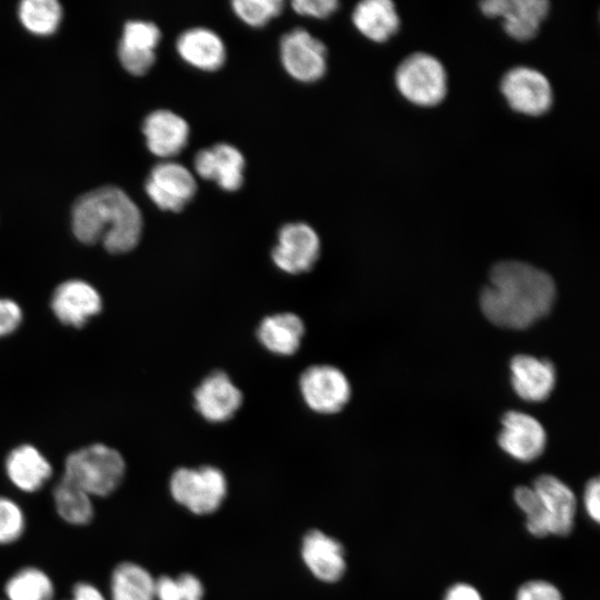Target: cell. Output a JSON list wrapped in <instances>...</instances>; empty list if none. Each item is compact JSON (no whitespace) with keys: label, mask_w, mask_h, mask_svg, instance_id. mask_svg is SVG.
Returning <instances> with one entry per match:
<instances>
[{"label":"cell","mask_w":600,"mask_h":600,"mask_svg":"<svg viewBox=\"0 0 600 600\" xmlns=\"http://www.w3.org/2000/svg\"><path fill=\"white\" fill-rule=\"evenodd\" d=\"M556 286L544 271L521 261H501L489 273L480 308L493 324L524 329L551 310Z\"/></svg>","instance_id":"1"},{"label":"cell","mask_w":600,"mask_h":600,"mask_svg":"<svg viewBox=\"0 0 600 600\" xmlns=\"http://www.w3.org/2000/svg\"><path fill=\"white\" fill-rule=\"evenodd\" d=\"M71 224L81 242H101L111 253H124L139 243L143 221L139 208L124 191L106 186L78 198Z\"/></svg>","instance_id":"2"},{"label":"cell","mask_w":600,"mask_h":600,"mask_svg":"<svg viewBox=\"0 0 600 600\" xmlns=\"http://www.w3.org/2000/svg\"><path fill=\"white\" fill-rule=\"evenodd\" d=\"M513 499L526 518V528L537 538L567 536L574 526L577 498L559 478L541 474L532 487L519 486Z\"/></svg>","instance_id":"3"},{"label":"cell","mask_w":600,"mask_h":600,"mask_svg":"<svg viewBox=\"0 0 600 600\" xmlns=\"http://www.w3.org/2000/svg\"><path fill=\"white\" fill-rule=\"evenodd\" d=\"M63 478L91 497H107L121 484L126 473L122 454L103 443L71 452L64 462Z\"/></svg>","instance_id":"4"},{"label":"cell","mask_w":600,"mask_h":600,"mask_svg":"<svg viewBox=\"0 0 600 600\" xmlns=\"http://www.w3.org/2000/svg\"><path fill=\"white\" fill-rule=\"evenodd\" d=\"M227 479L212 466L179 468L170 479L172 498L196 514H209L219 509L227 494Z\"/></svg>","instance_id":"5"},{"label":"cell","mask_w":600,"mask_h":600,"mask_svg":"<svg viewBox=\"0 0 600 600\" xmlns=\"http://www.w3.org/2000/svg\"><path fill=\"white\" fill-rule=\"evenodd\" d=\"M396 83L401 94L414 104L431 107L441 102L447 93V74L434 57L418 52L398 67Z\"/></svg>","instance_id":"6"},{"label":"cell","mask_w":600,"mask_h":600,"mask_svg":"<svg viewBox=\"0 0 600 600\" xmlns=\"http://www.w3.org/2000/svg\"><path fill=\"white\" fill-rule=\"evenodd\" d=\"M280 60L286 72L294 80L316 82L327 71V48L309 31L296 28L280 40Z\"/></svg>","instance_id":"7"},{"label":"cell","mask_w":600,"mask_h":600,"mask_svg":"<svg viewBox=\"0 0 600 600\" xmlns=\"http://www.w3.org/2000/svg\"><path fill=\"white\" fill-rule=\"evenodd\" d=\"M299 387L306 404L321 414L339 412L351 396L346 374L330 364H316L306 369L300 377Z\"/></svg>","instance_id":"8"},{"label":"cell","mask_w":600,"mask_h":600,"mask_svg":"<svg viewBox=\"0 0 600 600\" xmlns=\"http://www.w3.org/2000/svg\"><path fill=\"white\" fill-rule=\"evenodd\" d=\"M320 249V238L311 226L306 222H290L279 230L271 257L273 263L283 272L300 274L313 268Z\"/></svg>","instance_id":"9"},{"label":"cell","mask_w":600,"mask_h":600,"mask_svg":"<svg viewBox=\"0 0 600 600\" xmlns=\"http://www.w3.org/2000/svg\"><path fill=\"white\" fill-rule=\"evenodd\" d=\"M197 181L191 171L173 161L154 166L146 181V192L161 210L180 212L193 199Z\"/></svg>","instance_id":"10"},{"label":"cell","mask_w":600,"mask_h":600,"mask_svg":"<svg viewBox=\"0 0 600 600\" xmlns=\"http://www.w3.org/2000/svg\"><path fill=\"white\" fill-rule=\"evenodd\" d=\"M501 91L513 110L529 116L543 114L552 103L549 80L528 67L508 71L501 81Z\"/></svg>","instance_id":"11"},{"label":"cell","mask_w":600,"mask_h":600,"mask_svg":"<svg viewBox=\"0 0 600 600\" xmlns=\"http://www.w3.org/2000/svg\"><path fill=\"white\" fill-rule=\"evenodd\" d=\"M501 422L498 444L511 458L530 462L543 453L547 433L536 418L519 411H508Z\"/></svg>","instance_id":"12"},{"label":"cell","mask_w":600,"mask_h":600,"mask_svg":"<svg viewBox=\"0 0 600 600\" xmlns=\"http://www.w3.org/2000/svg\"><path fill=\"white\" fill-rule=\"evenodd\" d=\"M193 168L201 179L213 181L228 192L239 190L244 181V157L239 149L226 142L199 150Z\"/></svg>","instance_id":"13"},{"label":"cell","mask_w":600,"mask_h":600,"mask_svg":"<svg viewBox=\"0 0 600 600\" xmlns=\"http://www.w3.org/2000/svg\"><path fill=\"white\" fill-rule=\"evenodd\" d=\"M194 407L209 422L231 419L242 404V393L223 371L207 376L194 390Z\"/></svg>","instance_id":"14"},{"label":"cell","mask_w":600,"mask_h":600,"mask_svg":"<svg viewBox=\"0 0 600 600\" xmlns=\"http://www.w3.org/2000/svg\"><path fill=\"white\" fill-rule=\"evenodd\" d=\"M481 11L491 18H502L506 32L517 40H529L539 30L548 13L546 0H487L480 3Z\"/></svg>","instance_id":"15"},{"label":"cell","mask_w":600,"mask_h":600,"mask_svg":"<svg viewBox=\"0 0 600 600\" xmlns=\"http://www.w3.org/2000/svg\"><path fill=\"white\" fill-rule=\"evenodd\" d=\"M160 39L161 32L153 22L128 21L118 49L123 68L133 76L146 74L156 62V48Z\"/></svg>","instance_id":"16"},{"label":"cell","mask_w":600,"mask_h":600,"mask_svg":"<svg viewBox=\"0 0 600 600\" xmlns=\"http://www.w3.org/2000/svg\"><path fill=\"white\" fill-rule=\"evenodd\" d=\"M142 133L151 153L159 158H171L188 144L190 127L181 116L159 109L146 117Z\"/></svg>","instance_id":"17"},{"label":"cell","mask_w":600,"mask_h":600,"mask_svg":"<svg viewBox=\"0 0 600 600\" xmlns=\"http://www.w3.org/2000/svg\"><path fill=\"white\" fill-rule=\"evenodd\" d=\"M102 307L98 291L82 280H69L53 292L51 308L56 317L64 324L82 327Z\"/></svg>","instance_id":"18"},{"label":"cell","mask_w":600,"mask_h":600,"mask_svg":"<svg viewBox=\"0 0 600 600\" xmlns=\"http://www.w3.org/2000/svg\"><path fill=\"white\" fill-rule=\"evenodd\" d=\"M510 369L512 387L526 401H543L554 388L556 369L547 359L517 354L511 360Z\"/></svg>","instance_id":"19"},{"label":"cell","mask_w":600,"mask_h":600,"mask_svg":"<svg viewBox=\"0 0 600 600\" xmlns=\"http://www.w3.org/2000/svg\"><path fill=\"white\" fill-rule=\"evenodd\" d=\"M301 556L311 573L323 582H336L346 571L343 547L322 531L311 530L304 536Z\"/></svg>","instance_id":"20"},{"label":"cell","mask_w":600,"mask_h":600,"mask_svg":"<svg viewBox=\"0 0 600 600\" xmlns=\"http://www.w3.org/2000/svg\"><path fill=\"white\" fill-rule=\"evenodd\" d=\"M179 57L189 66L207 72L219 70L226 62V46L218 33L203 27L190 28L177 39Z\"/></svg>","instance_id":"21"},{"label":"cell","mask_w":600,"mask_h":600,"mask_svg":"<svg viewBox=\"0 0 600 600\" xmlns=\"http://www.w3.org/2000/svg\"><path fill=\"white\" fill-rule=\"evenodd\" d=\"M6 473L16 488L32 493L40 490L50 479L52 467L37 448L21 444L8 454Z\"/></svg>","instance_id":"22"},{"label":"cell","mask_w":600,"mask_h":600,"mask_svg":"<svg viewBox=\"0 0 600 600\" xmlns=\"http://www.w3.org/2000/svg\"><path fill=\"white\" fill-rule=\"evenodd\" d=\"M303 336L304 324L300 317L292 312L268 316L262 319L257 330L261 344L278 356L296 353Z\"/></svg>","instance_id":"23"},{"label":"cell","mask_w":600,"mask_h":600,"mask_svg":"<svg viewBox=\"0 0 600 600\" xmlns=\"http://www.w3.org/2000/svg\"><path fill=\"white\" fill-rule=\"evenodd\" d=\"M354 27L368 39L383 42L399 29V17L392 1L364 0L352 12Z\"/></svg>","instance_id":"24"},{"label":"cell","mask_w":600,"mask_h":600,"mask_svg":"<svg viewBox=\"0 0 600 600\" xmlns=\"http://www.w3.org/2000/svg\"><path fill=\"white\" fill-rule=\"evenodd\" d=\"M111 600H156V579L138 563H119L110 578Z\"/></svg>","instance_id":"25"},{"label":"cell","mask_w":600,"mask_h":600,"mask_svg":"<svg viewBox=\"0 0 600 600\" xmlns=\"http://www.w3.org/2000/svg\"><path fill=\"white\" fill-rule=\"evenodd\" d=\"M54 508L59 517L72 526H86L94 516L92 497L63 477L52 492Z\"/></svg>","instance_id":"26"},{"label":"cell","mask_w":600,"mask_h":600,"mask_svg":"<svg viewBox=\"0 0 600 600\" xmlns=\"http://www.w3.org/2000/svg\"><path fill=\"white\" fill-rule=\"evenodd\" d=\"M4 593L7 600H52L54 586L41 569L24 567L9 578Z\"/></svg>","instance_id":"27"},{"label":"cell","mask_w":600,"mask_h":600,"mask_svg":"<svg viewBox=\"0 0 600 600\" xmlns=\"http://www.w3.org/2000/svg\"><path fill=\"white\" fill-rule=\"evenodd\" d=\"M62 17V9L56 0H24L19 6V18L26 29L36 34L53 33Z\"/></svg>","instance_id":"28"},{"label":"cell","mask_w":600,"mask_h":600,"mask_svg":"<svg viewBox=\"0 0 600 600\" xmlns=\"http://www.w3.org/2000/svg\"><path fill=\"white\" fill-rule=\"evenodd\" d=\"M203 586L191 573H182L177 578L162 576L156 580L157 600H202Z\"/></svg>","instance_id":"29"},{"label":"cell","mask_w":600,"mask_h":600,"mask_svg":"<svg viewBox=\"0 0 600 600\" xmlns=\"http://www.w3.org/2000/svg\"><path fill=\"white\" fill-rule=\"evenodd\" d=\"M284 7L282 0H233L234 14L246 24L261 28L278 17Z\"/></svg>","instance_id":"30"},{"label":"cell","mask_w":600,"mask_h":600,"mask_svg":"<svg viewBox=\"0 0 600 600\" xmlns=\"http://www.w3.org/2000/svg\"><path fill=\"white\" fill-rule=\"evenodd\" d=\"M24 528L26 517L21 507L11 498L0 496V544L19 540Z\"/></svg>","instance_id":"31"},{"label":"cell","mask_w":600,"mask_h":600,"mask_svg":"<svg viewBox=\"0 0 600 600\" xmlns=\"http://www.w3.org/2000/svg\"><path fill=\"white\" fill-rule=\"evenodd\" d=\"M514 600H563V596L553 583L534 579L518 588Z\"/></svg>","instance_id":"32"},{"label":"cell","mask_w":600,"mask_h":600,"mask_svg":"<svg viewBox=\"0 0 600 600\" xmlns=\"http://www.w3.org/2000/svg\"><path fill=\"white\" fill-rule=\"evenodd\" d=\"M338 7L337 0H293L291 2V8L297 14L314 19H327L338 10Z\"/></svg>","instance_id":"33"},{"label":"cell","mask_w":600,"mask_h":600,"mask_svg":"<svg viewBox=\"0 0 600 600\" xmlns=\"http://www.w3.org/2000/svg\"><path fill=\"white\" fill-rule=\"evenodd\" d=\"M22 320L20 307L12 300L0 299V337L13 332Z\"/></svg>","instance_id":"34"},{"label":"cell","mask_w":600,"mask_h":600,"mask_svg":"<svg viewBox=\"0 0 600 600\" xmlns=\"http://www.w3.org/2000/svg\"><path fill=\"white\" fill-rule=\"evenodd\" d=\"M583 507L588 517L598 523L600 520V480L597 477L590 479L586 484Z\"/></svg>","instance_id":"35"},{"label":"cell","mask_w":600,"mask_h":600,"mask_svg":"<svg viewBox=\"0 0 600 600\" xmlns=\"http://www.w3.org/2000/svg\"><path fill=\"white\" fill-rule=\"evenodd\" d=\"M442 600H483L478 589L467 582L450 586Z\"/></svg>","instance_id":"36"},{"label":"cell","mask_w":600,"mask_h":600,"mask_svg":"<svg viewBox=\"0 0 600 600\" xmlns=\"http://www.w3.org/2000/svg\"><path fill=\"white\" fill-rule=\"evenodd\" d=\"M69 600H107L103 593L92 583L78 582L73 586Z\"/></svg>","instance_id":"37"}]
</instances>
